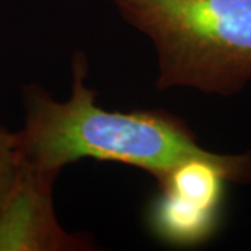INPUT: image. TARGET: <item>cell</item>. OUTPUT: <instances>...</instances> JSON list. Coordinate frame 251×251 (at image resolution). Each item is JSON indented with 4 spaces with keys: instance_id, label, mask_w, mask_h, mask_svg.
Segmentation results:
<instances>
[{
    "instance_id": "obj_5",
    "label": "cell",
    "mask_w": 251,
    "mask_h": 251,
    "mask_svg": "<svg viewBox=\"0 0 251 251\" xmlns=\"http://www.w3.org/2000/svg\"><path fill=\"white\" fill-rule=\"evenodd\" d=\"M21 169L17 133L0 127V204L13 188Z\"/></svg>"
},
{
    "instance_id": "obj_2",
    "label": "cell",
    "mask_w": 251,
    "mask_h": 251,
    "mask_svg": "<svg viewBox=\"0 0 251 251\" xmlns=\"http://www.w3.org/2000/svg\"><path fill=\"white\" fill-rule=\"evenodd\" d=\"M152 39L158 87L229 97L251 82V0H112Z\"/></svg>"
},
{
    "instance_id": "obj_3",
    "label": "cell",
    "mask_w": 251,
    "mask_h": 251,
    "mask_svg": "<svg viewBox=\"0 0 251 251\" xmlns=\"http://www.w3.org/2000/svg\"><path fill=\"white\" fill-rule=\"evenodd\" d=\"M250 183L251 151L212 153L175 166L158 179L161 194L151 222L166 242L193 246L215 233L224 202L225 183Z\"/></svg>"
},
{
    "instance_id": "obj_4",
    "label": "cell",
    "mask_w": 251,
    "mask_h": 251,
    "mask_svg": "<svg viewBox=\"0 0 251 251\" xmlns=\"http://www.w3.org/2000/svg\"><path fill=\"white\" fill-rule=\"evenodd\" d=\"M53 181L21 166L14 186L0 204V251L82 249L84 242L66 233L56 221Z\"/></svg>"
},
{
    "instance_id": "obj_1",
    "label": "cell",
    "mask_w": 251,
    "mask_h": 251,
    "mask_svg": "<svg viewBox=\"0 0 251 251\" xmlns=\"http://www.w3.org/2000/svg\"><path fill=\"white\" fill-rule=\"evenodd\" d=\"M85 74V57L77 53L66 102L38 88L25 91V125L17 133L23 168L54 179L66 165L94 158L133 165L158 180L183 162L214 153L201 148L191 130L171 113L99 108Z\"/></svg>"
}]
</instances>
